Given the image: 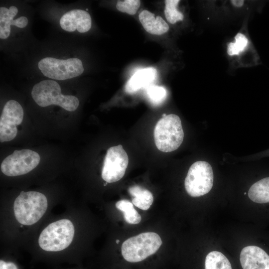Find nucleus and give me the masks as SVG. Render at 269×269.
Here are the masks:
<instances>
[{
	"label": "nucleus",
	"instance_id": "nucleus-1",
	"mask_svg": "<svg viewBox=\"0 0 269 269\" xmlns=\"http://www.w3.org/2000/svg\"><path fill=\"white\" fill-rule=\"evenodd\" d=\"M162 244L160 236L154 232H145L126 240L121 247L124 260L129 264H138L154 255Z\"/></svg>",
	"mask_w": 269,
	"mask_h": 269
},
{
	"label": "nucleus",
	"instance_id": "nucleus-2",
	"mask_svg": "<svg viewBox=\"0 0 269 269\" xmlns=\"http://www.w3.org/2000/svg\"><path fill=\"white\" fill-rule=\"evenodd\" d=\"M31 94L35 102L42 107L57 105L67 111L73 112L79 105L76 97L63 95L59 84L51 79L42 80L35 84Z\"/></svg>",
	"mask_w": 269,
	"mask_h": 269
},
{
	"label": "nucleus",
	"instance_id": "nucleus-3",
	"mask_svg": "<svg viewBox=\"0 0 269 269\" xmlns=\"http://www.w3.org/2000/svg\"><path fill=\"white\" fill-rule=\"evenodd\" d=\"M47 200L42 193L36 191H21L13 204L16 220L24 225H31L39 221L47 208Z\"/></svg>",
	"mask_w": 269,
	"mask_h": 269
},
{
	"label": "nucleus",
	"instance_id": "nucleus-4",
	"mask_svg": "<svg viewBox=\"0 0 269 269\" xmlns=\"http://www.w3.org/2000/svg\"><path fill=\"white\" fill-rule=\"evenodd\" d=\"M154 138L155 145L159 150L169 152L177 149L184 138L180 118L175 114L162 117L155 125Z\"/></svg>",
	"mask_w": 269,
	"mask_h": 269
},
{
	"label": "nucleus",
	"instance_id": "nucleus-5",
	"mask_svg": "<svg viewBox=\"0 0 269 269\" xmlns=\"http://www.w3.org/2000/svg\"><path fill=\"white\" fill-rule=\"evenodd\" d=\"M74 235V227L68 219H61L48 225L41 233L38 244L47 252H58L67 248Z\"/></svg>",
	"mask_w": 269,
	"mask_h": 269
},
{
	"label": "nucleus",
	"instance_id": "nucleus-6",
	"mask_svg": "<svg viewBox=\"0 0 269 269\" xmlns=\"http://www.w3.org/2000/svg\"><path fill=\"white\" fill-rule=\"evenodd\" d=\"M38 67L45 77L57 80L79 76L84 70L82 61L78 58L60 59L47 57L38 62Z\"/></svg>",
	"mask_w": 269,
	"mask_h": 269
},
{
	"label": "nucleus",
	"instance_id": "nucleus-7",
	"mask_svg": "<svg viewBox=\"0 0 269 269\" xmlns=\"http://www.w3.org/2000/svg\"><path fill=\"white\" fill-rule=\"evenodd\" d=\"M214 174L211 165L204 161H198L190 167L184 181L187 193L196 197L208 193L213 185Z\"/></svg>",
	"mask_w": 269,
	"mask_h": 269
},
{
	"label": "nucleus",
	"instance_id": "nucleus-8",
	"mask_svg": "<svg viewBox=\"0 0 269 269\" xmlns=\"http://www.w3.org/2000/svg\"><path fill=\"white\" fill-rule=\"evenodd\" d=\"M38 153L30 149L16 150L2 161L1 172L6 176H16L26 174L39 164Z\"/></svg>",
	"mask_w": 269,
	"mask_h": 269
},
{
	"label": "nucleus",
	"instance_id": "nucleus-9",
	"mask_svg": "<svg viewBox=\"0 0 269 269\" xmlns=\"http://www.w3.org/2000/svg\"><path fill=\"white\" fill-rule=\"evenodd\" d=\"M129 157L122 145L110 147L107 152L102 169V178L108 183L119 181L124 175Z\"/></svg>",
	"mask_w": 269,
	"mask_h": 269
},
{
	"label": "nucleus",
	"instance_id": "nucleus-10",
	"mask_svg": "<svg viewBox=\"0 0 269 269\" xmlns=\"http://www.w3.org/2000/svg\"><path fill=\"white\" fill-rule=\"evenodd\" d=\"M23 110L16 101L10 100L4 105L0 118V141H9L17 135L16 126L21 124L23 118Z\"/></svg>",
	"mask_w": 269,
	"mask_h": 269
},
{
	"label": "nucleus",
	"instance_id": "nucleus-11",
	"mask_svg": "<svg viewBox=\"0 0 269 269\" xmlns=\"http://www.w3.org/2000/svg\"><path fill=\"white\" fill-rule=\"evenodd\" d=\"M60 25L65 31L80 33L88 31L92 25L90 14L86 10L75 9L64 13L60 19Z\"/></svg>",
	"mask_w": 269,
	"mask_h": 269
},
{
	"label": "nucleus",
	"instance_id": "nucleus-12",
	"mask_svg": "<svg viewBox=\"0 0 269 269\" xmlns=\"http://www.w3.org/2000/svg\"><path fill=\"white\" fill-rule=\"evenodd\" d=\"M240 261L243 269H269V256L256 246L244 248L240 254Z\"/></svg>",
	"mask_w": 269,
	"mask_h": 269
},
{
	"label": "nucleus",
	"instance_id": "nucleus-13",
	"mask_svg": "<svg viewBox=\"0 0 269 269\" xmlns=\"http://www.w3.org/2000/svg\"><path fill=\"white\" fill-rule=\"evenodd\" d=\"M18 12V8L14 5L8 8L1 6L0 7V38L5 39L8 38L10 33L11 25L23 28L28 23V19L25 16H20L14 19L13 18Z\"/></svg>",
	"mask_w": 269,
	"mask_h": 269
},
{
	"label": "nucleus",
	"instance_id": "nucleus-14",
	"mask_svg": "<svg viewBox=\"0 0 269 269\" xmlns=\"http://www.w3.org/2000/svg\"><path fill=\"white\" fill-rule=\"evenodd\" d=\"M157 71L152 67L137 70L129 79L125 86L128 93H133L143 88L148 87L156 79Z\"/></svg>",
	"mask_w": 269,
	"mask_h": 269
},
{
	"label": "nucleus",
	"instance_id": "nucleus-15",
	"mask_svg": "<svg viewBox=\"0 0 269 269\" xmlns=\"http://www.w3.org/2000/svg\"><path fill=\"white\" fill-rule=\"evenodd\" d=\"M138 18L144 29L151 34L161 35L169 29L168 24L161 16L155 17L154 14L147 10H142Z\"/></svg>",
	"mask_w": 269,
	"mask_h": 269
},
{
	"label": "nucleus",
	"instance_id": "nucleus-16",
	"mask_svg": "<svg viewBox=\"0 0 269 269\" xmlns=\"http://www.w3.org/2000/svg\"><path fill=\"white\" fill-rule=\"evenodd\" d=\"M128 192L132 197L133 204L141 210H148L153 202L152 193L138 185L129 187Z\"/></svg>",
	"mask_w": 269,
	"mask_h": 269
},
{
	"label": "nucleus",
	"instance_id": "nucleus-17",
	"mask_svg": "<svg viewBox=\"0 0 269 269\" xmlns=\"http://www.w3.org/2000/svg\"><path fill=\"white\" fill-rule=\"evenodd\" d=\"M248 196L256 203L269 202V177L262 179L253 184L248 191Z\"/></svg>",
	"mask_w": 269,
	"mask_h": 269
},
{
	"label": "nucleus",
	"instance_id": "nucleus-18",
	"mask_svg": "<svg viewBox=\"0 0 269 269\" xmlns=\"http://www.w3.org/2000/svg\"><path fill=\"white\" fill-rule=\"evenodd\" d=\"M205 269H232L229 261L224 255L218 251H212L206 257Z\"/></svg>",
	"mask_w": 269,
	"mask_h": 269
},
{
	"label": "nucleus",
	"instance_id": "nucleus-19",
	"mask_svg": "<svg viewBox=\"0 0 269 269\" xmlns=\"http://www.w3.org/2000/svg\"><path fill=\"white\" fill-rule=\"evenodd\" d=\"M116 208L124 213L125 220L129 224H138L141 219L140 215L134 208L133 203L122 199L116 203Z\"/></svg>",
	"mask_w": 269,
	"mask_h": 269
},
{
	"label": "nucleus",
	"instance_id": "nucleus-20",
	"mask_svg": "<svg viewBox=\"0 0 269 269\" xmlns=\"http://www.w3.org/2000/svg\"><path fill=\"white\" fill-rule=\"evenodd\" d=\"M179 0H165L164 14L167 20L171 24L183 19V14L177 10Z\"/></svg>",
	"mask_w": 269,
	"mask_h": 269
},
{
	"label": "nucleus",
	"instance_id": "nucleus-21",
	"mask_svg": "<svg viewBox=\"0 0 269 269\" xmlns=\"http://www.w3.org/2000/svg\"><path fill=\"white\" fill-rule=\"evenodd\" d=\"M146 95L151 103L154 105L161 104L166 99V89L161 86L150 85L146 88Z\"/></svg>",
	"mask_w": 269,
	"mask_h": 269
},
{
	"label": "nucleus",
	"instance_id": "nucleus-22",
	"mask_svg": "<svg viewBox=\"0 0 269 269\" xmlns=\"http://www.w3.org/2000/svg\"><path fill=\"white\" fill-rule=\"evenodd\" d=\"M235 42H231L227 47L228 54L230 56L238 55L246 48L248 40L242 33H238L235 37Z\"/></svg>",
	"mask_w": 269,
	"mask_h": 269
},
{
	"label": "nucleus",
	"instance_id": "nucleus-23",
	"mask_svg": "<svg viewBox=\"0 0 269 269\" xmlns=\"http://www.w3.org/2000/svg\"><path fill=\"white\" fill-rule=\"evenodd\" d=\"M140 5L139 0H119L116 4L118 10L129 14H134Z\"/></svg>",
	"mask_w": 269,
	"mask_h": 269
},
{
	"label": "nucleus",
	"instance_id": "nucleus-24",
	"mask_svg": "<svg viewBox=\"0 0 269 269\" xmlns=\"http://www.w3.org/2000/svg\"><path fill=\"white\" fill-rule=\"evenodd\" d=\"M0 269H18L17 266L13 262L0 260Z\"/></svg>",
	"mask_w": 269,
	"mask_h": 269
},
{
	"label": "nucleus",
	"instance_id": "nucleus-25",
	"mask_svg": "<svg viewBox=\"0 0 269 269\" xmlns=\"http://www.w3.org/2000/svg\"><path fill=\"white\" fill-rule=\"evenodd\" d=\"M231 2L234 6L239 7L243 5L244 0H231Z\"/></svg>",
	"mask_w": 269,
	"mask_h": 269
},
{
	"label": "nucleus",
	"instance_id": "nucleus-26",
	"mask_svg": "<svg viewBox=\"0 0 269 269\" xmlns=\"http://www.w3.org/2000/svg\"><path fill=\"white\" fill-rule=\"evenodd\" d=\"M116 242L117 244H119L120 242V241L119 240H116Z\"/></svg>",
	"mask_w": 269,
	"mask_h": 269
}]
</instances>
